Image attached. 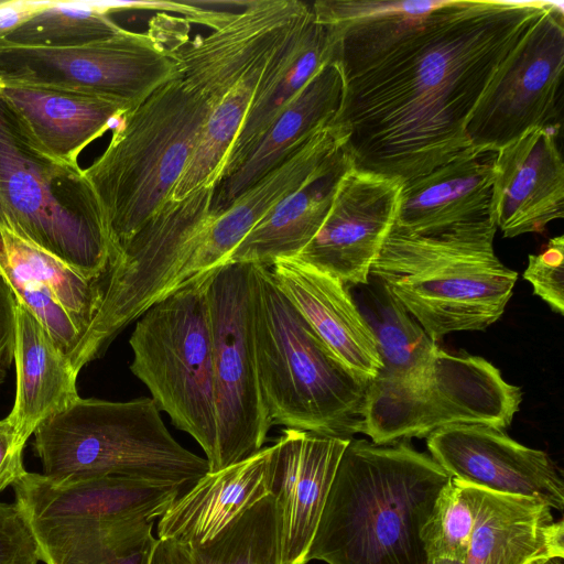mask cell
Wrapping results in <instances>:
<instances>
[{
    "instance_id": "cell-1",
    "label": "cell",
    "mask_w": 564,
    "mask_h": 564,
    "mask_svg": "<svg viewBox=\"0 0 564 564\" xmlns=\"http://www.w3.org/2000/svg\"><path fill=\"white\" fill-rule=\"evenodd\" d=\"M547 3L443 0L387 50L344 73L335 122L354 167L405 182L468 149L478 99Z\"/></svg>"
},
{
    "instance_id": "cell-2",
    "label": "cell",
    "mask_w": 564,
    "mask_h": 564,
    "mask_svg": "<svg viewBox=\"0 0 564 564\" xmlns=\"http://www.w3.org/2000/svg\"><path fill=\"white\" fill-rule=\"evenodd\" d=\"M311 17L300 0H253L208 35L188 40L189 21L169 15L177 73L117 120L109 144L84 170L115 256L170 202L226 91L261 53Z\"/></svg>"
},
{
    "instance_id": "cell-3",
    "label": "cell",
    "mask_w": 564,
    "mask_h": 564,
    "mask_svg": "<svg viewBox=\"0 0 564 564\" xmlns=\"http://www.w3.org/2000/svg\"><path fill=\"white\" fill-rule=\"evenodd\" d=\"M451 479L430 455L405 442L350 438L307 563L427 564L421 531Z\"/></svg>"
},
{
    "instance_id": "cell-4",
    "label": "cell",
    "mask_w": 564,
    "mask_h": 564,
    "mask_svg": "<svg viewBox=\"0 0 564 564\" xmlns=\"http://www.w3.org/2000/svg\"><path fill=\"white\" fill-rule=\"evenodd\" d=\"M258 381L271 425L350 438L359 433L369 380L348 368L275 284L250 264Z\"/></svg>"
},
{
    "instance_id": "cell-5",
    "label": "cell",
    "mask_w": 564,
    "mask_h": 564,
    "mask_svg": "<svg viewBox=\"0 0 564 564\" xmlns=\"http://www.w3.org/2000/svg\"><path fill=\"white\" fill-rule=\"evenodd\" d=\"M494 220L431 236L392 227L370 275L382 282L433 341L497 322L518 273L497 258Z\"/></svg>"
},
{
    "instance_id": "cell-6",
    "label": "cell",
    "mask_w": 564,
    "mask_h": 564,
    "mask_svg": "<svg viewBox=\"0 0 564 564\" xmlns=\"http://www.w3.org/2000/svg\"><path fill=\"white\" fill-rule=\"evenodd\" d=\"M0 226L90 279L112 247L98 198L78 164L45 152L0 96Z\"/></svg>"
},
{
    "instance_id": "cell-7",
    "label": "cell",
    "mask_w": 564,
    "mask_h": 564,
    "mask_svg": "<svg viewBox=\"0 0 564 564\" xmlns=\"http://www.w3.org/2000/svg\"><path fill=\"white\" fill-rule=\"evenodd\" d=\"M34 451L50 477L121 476L189 489L208 462L169 432L150 397L78 398L39 425Z\"/></svg>"
},
{
    "instance_id": "cell-8",
    "label": "cell",
    "mask_w": 564,
    "mask_h": 564,
    "mask_svg": "<svg viewBox=\"0 0 564 564\" xmlns=\"http://www.w3.org/2000/svg\"><path fill=\"white\" fill-rule=\"evenodd\" d=\"M214 270V269H213ZM206 271L155 303L135 323L131 372L160 411L202 447L209 465L217 448L213 339Z\"/></svg>"
},
{
    "instance_id": "cell-9",
    "label": "cell",
    "mask_w": 564,
    "mask_h": 564,
    "mask_svg": "<svg viewBox=\"0 0 564 564\" xmlns=\"http://www.w3.org/2000/svg\"><path fill=\"white\" fill-rule=\"evenodd\" d=\"M522 400L486 359L434 348L431 356L395 377L369 381L359 433L375 444L427 437L454 424L508 427Z\"/></svg>"
},
{
    "instance_id": "cell-10",
    "label": "cell",
    "mask_w": 564,
    "mask_h": 564,
    "mask_svg": "<svg viewBox=\"0 0 564 564\" xmlns=\"http://www.w3.org/2000/svg\"><path fill=\"white\" fill-rule=\"evenodd\" d=\"M215 188L170 200L120 250L101 279V303L74 369L100 357L130 323L189 281L188 265L214 213Z\"/></svg>"
},
{
    "instance_id": "cell-11",
    "label": "cell",
    "mask_w": 564,
    "mask_h": 564,
    "mask_svg": "<svg viewBox=\"0 0 564 564\" xmlns=\"http://www.w3.org/2000/svg\"><path fill=\"white\" fill-rule=\"evenodd\" d=\"M178 70L166 14L147 32L123 29L67 48L0 47V85L54 87L126 104H141Z\"/></svg>"
},
{
    "instance_id": "cell-12",
    "label": "cell",
    "mask_w": 564,
    "mask_h": 564,
    "mask_svg": "<svg viewBox=\"0 0 564 564\" xmlns=\"http://www.w3.org/2000/svg\"><path fill=\"white\" fill-rule=\"evenodd\" d=\"M207 299L217 411V448L208 471H216L261 449L272 425L262 402L254 358L250 264L215 268Z\"/></svg>"
},
{
    "instance_id": "cell-13",
    "label": "cell",
    "mask_w": 564,
    "mask_h": 564,
    "mask_svg": "<svg viewBox=\"0 0 564 564\" xmlns=\"http://www.w3.org/2000/svg\"><path fill=\"white\" fill-rule=\"evenodd\" d=\"M564 70V12L549 2L502 61L466 126L471 148L497 152L560 116Z\"/></svg>"
},
{
    "instance_id": "cell-14",
    "label": "cell",
    "mask_w": 564,
    "mask_h": 564,
    "mask_svg": "<svg viewBox=\"0 0 564 564\" xmlns=\"http://www.w3.org/2000/svg\"><path fill=\"white\" fill-rule=\"evenodd\" d=\"M403 181L351 167L316 235L295 257L338 279L365 285L399 210Z\"/></svg>"
},
{
    "instance_id": "cell-15",
    "label": "cell",
    "mask_w": 564,
    "mask_h": 564,
    "mask_svg": "<svg viewBox=\"0 0 564 564\" xmlns=\"http://www.w3.org/2000/svg\"><path fill=\"white\" fill-rule=\"evenodd\" d=\"M430 456L460 482L505 495L538 499L564 508V484L550 456L524 446L502 430L484 424H454L427 436Z\"/></svg>"
},
{
    "instance_id": "cell-16",
    "label": "cell",
    "mask_w": 564,
    "mask_h": 564,
    "mask_svg": "<svg viewBox=\"0 0 564 564\" xmlns=\"http://www.w3.org/2000/svg\"><path fill=\"white\" fill-rule=\"evenodd\" d=\"M0 271L17 302L44 325L73 366L100 306L102 278L84 275L2 226Z\"/></svg>"
},
{
    "instance_id": "cell-17",
    "label": "cell",
    "mask_w": 564,
    "mask_h": 564,
    "mask_svg": "<svg viewBox=\"0 0 564 564\" xmlns=\"http://www.w3.org/2000/svg\"><path fill=\"white\" fill-rule=\"evenodd\" d=\"M25 521L158 520L187 489L121 476L50 477L24 471L12 485Z\"/></svg>"
},
{
    "instance_id": "cell-18",
    "label": "cell",
    "mask_w": 564,
    "mask_h": 564,
    "mask_svg": "<svg viewBox=\"0 0 564 564\" xmlns=\"http://www.w3.org/2000/svg\"><path fill=\"white\" fill-rule=\"evenodd\" d=\"M350 438L284 429L272 476L280 518L281 564H307L340 457Z\"/></svg>"
},
{
    "instance_id": "cell-19",
    "label": "cell",
    "mask_w": 564,
    "mask_h": 564,
    "mask_svg": "<svg viewBox=\"0 0 564 564\" xmlns=\"http://www.w3.org/2000/svg\"><path fill=\"white\" fill-rule=\"evenodd\" d=\"M491 209L506 238L563 218L564 164L552 128L532 129L496 152Z\"/></svg>"
},
{
    "instance_id": "cell-20",
    "label": "cell",
    "mask_w": 564,
    "mask_h": 564,
    "mask_svg": "<svg viewBox=\"0 0 564 564\" xmlns=\"http://www.w3.org/2000/svg\"><path fill=\"white\" fill-rule=\"evenodd\" d=\"M346 142V134L334 120L313 133L227 208L214 213L191 259V274L196 276L223 265L246 235L274 206L343 153Z\"/></svg>"
},
{
    "instance_id": "cell-21",
    "label": "cell",
    "mask_w": 564,
    "mask_h": 564,
    "mask_svg": "<svg viewBox=\"0 0 564 564\" xmlns=\"http://www.w3.org/2000/svg\"><path fill=\"white\" fill-rule=\"evenodd\" d=\"M495 155L496 152L469 147L429 173L403 182L393 227L431 236L458 226L494 220Z\"/></svg>"
},
{
    "instance_id": "cell-22",
    "label": "cell",
    "mask_w": 564,
    "mask_h": 564,
    "mask_svg": "<svg viewBox=\"0 0 564 564\" xmlns=\"http://www.w3.org/2000/svg\"><path fill=\"white\" fill-rule=\"evenodd\" d=\"M276 446L208 471L158 519V539L181 546L204 543L271 494Z\"/></svg>"
},
{
    "instance_id": "cell-23",
    "label": "cell",
    "mask_w": 564,
    "mask_h": 564,
    "mask_svg": "<svg viewBox=\"0 0 564 564\" xmlns=\"http://www.w3.org/2000/svg\"><path fill=\"white\" fill-rule=\"evenodd\" d=\"M269 269L324 344L352 371L373 379L381 368L377 343L345 284L295 258L279 259Z\"/></svg>"
},
{
    "instance_id": "cell-24",
    "label": "cell",
    "mask_w": 564,
    "mask_h": 564,
    "mask_svg": "<svg viewBox=\"0 0 564 564\" xmlns=\"http://www.w3.org/2000/svg\"><path fill=\"white\" fill-rule=\"evenodd\" d=\"M471 487L475 523L465 564H536L564 557V523L554 519L550 506Z\"/></svg>"
},
{
    "instance_id": "cell-25",
    "label": "cell",
    "mask_w": 564,
    "mask_h": 564,
    "mask_svg": "<svg viewBox=\"0 0 564 564\" xmlns=\"http://www.w3.org/2000/svg\"><path fill=\"white\" fill-rule=\"evenodd\" d=\"M0 96L51 156L78 164L80 152L130 108L120 101L54 87L0 85Z\"/></svg>"
},
{
    "instance_id": "cell-26",
    "label": "cell",
    "mask_w": 564,
    "mask_h": 564,
    "mask_svg": "<svg viewBox=\"0 0 564 564\" xmlns=\"http://www.w3.org/2000/svg\"><path fill=\"white\" fill-rule=\"evenodd\" d=\"M344 86L343 69L333 57L281 112L241 166L216 186L213 213L227 208L313 133L333 122L340 109Z\"/></svg>"
},
{
    "instance_id": "cell-27",
    "label": "cell",
    "mask_w": 564,
    "mask_h": 564,
    "mask_svg": "<svg viewBox=\"0 0 564 564\" xmlns=\"http://www.w3.org/2000/svg\"><path fill=\"white\" fill-rule=\"evenodd\" d=\"M15 398L10 423L15 443L24 448L41 423L74 403L78 373L44 325L17 302L14 359Z\"/></svg>"
},
{
    "instance_id": "cell-28",
    "label": "cell",
    "mask_w": 564,
    "mask_h": 564,
    "mask_svg": "<svg viewBox=\"0 0 564 564\" xmlns=\"http://www.w3.org/2000/svg\"><path fill=\"white\" fill-rule=\"evenodd\" d=\"M351 167L354 163L346 149L274 206L246 235L225 263L270 268L279 259L295 258L321 228L343 176Z\"/></svg>"
},
{
    "instance_id": "cell-29",
    "label": "cell",
    "mask_w": 564,
    "mask_h": 564,
    "mask_svg": "<svg viewBox=\"0 0 564 564\" xmlns=\"http://www.w3.org/2000/svg\"><path fill=\"white\" fill-rule=\"evenodd\" d=\"M310 21L261 53L221 97L212 110L170 200L181 202L200 189L216 188L226 158L253 100L289 44Z\"/></svg>"
},
{
    "instance_id": "cell-30",
    "label": "cell",
    "mask_w": 564,
    "mask_h": 564,
    "mask_svg": "<svg viewBox=\"0 0 564 564\" xmlns=\"http://www.w3.org/2000/svg\"><path fill=\"white\" fill-rule=\"evenodd\" d=\"M333 56L329 32L312 18L289 44L253 100L226 158L218 184L241 166L281 112Z\"/></svg>"
},
{
    "instance_id": "cell-31",
    "label": "cell",
    "mask_w": 564,
    "mask_h": 564,
    "mask_svg": "<svg viewBox=\"0 0 564 564\" xmlns=\"http://www.w3.org/2000/svg\"><path fill=\"white\" fill-rule=\"evenodd\" d=\"M110 14V3L50 0L0 47L67 48L106 40L123 30Z\"/></svg>"
},
{
    "instance_id": "cell-32",
    "label": "cell",
    "mask_w": 564,
    "mask_h": 564,
    "mask_svg": "<svg viewBox=\"0 0 564 564\" xmlns=\"http://www.w3.org/2000/svg\"><path fill=\"white\" fill-rule=\"evenodd\" d=\"M183 547L189 564H281L280 518L273 495L260 499L213 539Z\"/></svg>"
},
{
    "instance_id": "cell-33",
    "label": "cell",
    "mask_w": 564,
    "mask_h": 564,
    "mask_svg": "<svg viewBox=\"0 0 564 564\" xmlns=\"http://www.w3.org/2000/svg\"><path fill=\"white\" fill-rule=\"evenodd\" d=\"M379 293L368 292L359 312L371 328L381 360L376 377H395L426 360L435 341L382 283Z\"/></svg>"
},
{
    "instance_id": "cell-34",
    "label": "cell",
    "mask_w": 564,
    "mask_h": 564,
    "mask_svg": "<svg viewBox=\"0 0 564 564\" xmlns=\"http://www.w3.org/2000/svg\"><path fill=\"white\" fill-rule=\"evenodd\" d=\"M474 523L473 487L451 479L437 496L421 531L427 557L465 561Z\"/></svg>"
},
{
    "instance_id": "cell-35",
    "label": "cell",
    "mask_w": 564,
    "mask_h": 564,
    "mask_svg": "<svg viewBox=\"0 0 564 564\" xmlns=\"http://www.w3.org/2000/svg\"><path fill=\"white\" fill-rule=\"evenodd\" d=\"M523 279L556 313L564 312V237L557 236L549 240L546 248L538 254L528 257V265Z\"/></svg>"
},
{
    "instance_id": "cell-36",
    "label": "cell",
    "mask_w": 564,
    "mask_h": 564,
    "mask_svg": "<svg viewBox=\"0 0 564 564\" xmlns=\"http://www.w3.org/2000/svg\"><path fill=\"white\" fill-rule=\"evenodd\" d=\"M33 534L15 503L0 502V564H37Z\"/></svg>"
},
{
    "instance_id": "cell-37",
    "label": "cell",
    "mask_w": 564,
    "mask_h": 564,
    "mask_svg": "<svg viewBox=\"0 0 564 564\" xmlns=\"http://www.w3.org/2000/svg\"><path fill=\"white\" fill-rule=\"evenodd\" d=\"M17 300L0 271V383L14 359Z\"/></svg>"
},
{
    "instance_id": "cell-38",
    "label": "cell",
    "mask_w": 564,
    "mask_h": 564,
    "mask_svg": "<svg viewBox=\"0 0 564 564\" xmlns=\"http://www.w3.org/2000/svg\"><path fill=\"white\" fill-rule=\"evenodd\" d=\"M23 448L15 443L13 430L7 419L0 421V491L25 471L22 463Z\"/></svg>"
},
{
    "instance_id": "cell-39",
    "label": "cell",
    "mask_w": 564,
    "mask_h": 564,
    "mask_svg": "<svg viewBox=\"0 0 564 564\" xmlns=\"http://www.w3.org/2000/svg\"><path fill=\"white\" fill-rule=\"evenodd\" d=\"M47 3L48 0H7L0 7V40L20 28Z\"/></svg>"
},
{
    "instance_id": "cell-40",
    "label": "cell",
    "mask_w": 564,
    "mask_h": 564,
    "mask_svg": "<svg viewBox=\"0 0 564 564\" xmlns=\"http://www.w3.org/2000/svg\"><path fill=\"white\" fill-rule=\"evenodd\" d=\"M150 564H189V560L183 546L156 538Z\"/></svg>"
},
{
    "instance_id": "cell-41",
    "label": "cell",
    "mask_w": 564,
    "mask_h": 564,
    "mask_svg": "<svg viewBox=\"0 0 564 564\" xmlns=\"http://www.w3.org/2000/svg\"><path fill=\"white\" fill-rule=\"evenodd\" d=\"M155 542L156 538L153 535L132 551L102 564H150Z\"/></svg>"
},
{
    "instance_id": "cell-42",
    "label": "cell",
    "mask_w": 564,
    "mask_h": 564,
    "mask_svg": "<svg viewBox=\"0 0 564 564\" xmlns=\"http://www.w3.org/2000/svg\"><path fill=\"white\" fill-rule=\"evenodd\" d=\"M427 564H465V561L448 557H431Z\"/></svg>"
},
{
    "instance_id": "cell-43",
    "label": "cell",
    "mask_w": 564,
    "mask_h": 564,
    "mask_svg": "<svg viewBox=\"0 0 564 564\" xmlns=\"http://www.w3.org/2000/svg\"><path fill=\"white\" fill-rule=\"evenodd\" d=\"M563 560H564V557H553V558H549V560L542 561L536 564H563Z\"/></svg>"
},
{
    "instance_id": "cell-44",
    "label": "cell",
    "mask_w": 564,
    "mask_h": 564,
    "mask_svg": "<svg viewBox=\"0 0 564 564\" xmlns=\"http://www.w3.org/2000/svg\"><path fill=\"white\" fill-rule=\"evenodd\" d=\"M7 0H0V7L6 3Z\"/></svg>"
}]
</instances>
